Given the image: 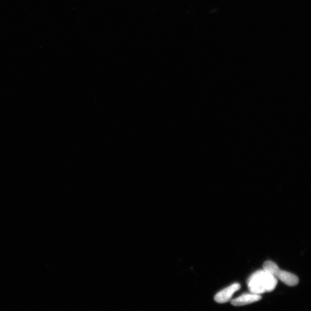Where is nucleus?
Masks as SVG:
<instances>
[{"instance_id":"5","label":"nucleus","mask_w":311,"mask_h":311,"mask_svg":"<svg viewBox=\"0 0 311 311\" xmlns=\"http://www.w3.org/2000/svg\"><path fill=\"white\" fill-rule=\"evenodd\" d=\"M263 269L276 277L280 270L279 266L272 261H266L263 265Z\"/></svg>"},{"instance_id":"1","label":"nucleus","mask_w":311,"mask_h":311,"mask_svg":"<svg viewBox=\"0 0 311 311\" xmlns=\"http://www.w3.org/2000/svg\"><path fill=\"white\" fill-rule=\"evenodd\" d=\"M277 285V279L264 269L258 270L249 277L248 285L250 293L261 295L272 292Z\"/></svg>"},{"instance_id":"4","label":"nucleus","mask_w":311,"mask_h":311,"mask_svg":"<svg viewBox=\"0 0 311 311\" xmlns=\"http://www.w3.org/2000/svg\"><path fill=\"white\" fill-rule=\"evenodd\" d=\"M277 280L290 286H296L298 284L299 280L295 275L292 273L285 271V270H280L279 272L276 276Z\"/></svg>"},{"instance_id":"2","label":"nucleus","mask_w":311,"mask_h":311,"mask_svg":"<svg viewBox=\"0 0 311 311\" xmlns=\"http://www.w3.org/2000/svg\"><path fill=\"white\" fill-rule=\"evenodd\" d=\"M241 286L239 283H234L231 285L229 286L227 288L219 291L215 296V302L223 304L227 303L231 299L232 297L236 292L241 289Z\"/></svg>"},{"instance_id":"3","label":"nucleus","mask_w":311,"mask_h":311,"mask_svg":"<svg viewBox=\"0 0 311 311\" xmlns=\"http://www.w3.org/2000/svg\"><path fill=\"white\" fill-rule=\"evenodd\" d=\"M262 299L261 295H256L254 293H245L231 301L232 305L239 307L248 305L258 302Z\"/></svg>"}]
</instances>
